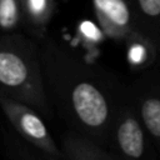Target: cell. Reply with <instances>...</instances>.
I'll return each instance as SVG.
<instances>
[{"label": "cell", "mask_w": 160, "mask_h": 160, "mask_svg": "<svg viewBox=\"0 0 160 160\" xmlns=\"http://www.w3.org/2000/svg\"><path fill=\"white\" fill-rule=\"evenodd\" d=\"M0 95L25 102L51 118L39 48L22 35L0 36Z\"/></svg>", "instance_id": "cell-2"}, {"label": "cell", "mask_w": 160, "mask_h": 160, "mask_svg": "<svg viewBox=\"0 0 160 160\" xmlns=\"http://www.w3.org/2000/svg\"><path fill=\"white\" fill-rule=\"evenodd\" d=\"M98 24L106 38L125 42L139 36L126 0H91ZM141 36V35H140Z\"/></svg>", "instance_id": "cell-6"}, {"label": "cell", "mask_w": 160, "mask_h": 160, "mask_svg": "<svg viewBox=\"0 0 160 160\" xmlns=\"http://www.w3.org/2000/svg\"><path fill=\"white\" fill-rule=\"evenodd\" d=\"M49 101L75 132L108 149L109 131L126 85L94 69L52 40L39 48Z\"/></svg>", "instance_id": "cell-1"}, {"label": "cell", "mask_w": 160, "mask_h": 160, "mask_svg": "<svg viewBox=\"0 0 160 160\" xmlns=\"http://www.w3.org/2000/svg\"><path fill=\"white\" fill-rule=\"evenodd\" d=\"M22 25L21 0H0V31L15 32Z\"/></svg>", "instance_id": "cell-12"}, {"label": "cell", "mask_w": 160, "mask_h": 160, "mask_svg": "<svg viewBox=\"0 0 160 160\" xmlns=\"http://www.w3.org/2000/svg\"><path fill=\"white\" fill-rule=\"evenodd\" d=\"M154 142L132 102L129 85L119 101L108 139V150L114 159L151 160L155 158Z\"/></svg>", "instance_id": "cell-3"}, {"label": "cell", "mask_w": 160, "mask_h": 160, "mask_svg": "<svg viewBox=\"0 0 160 160\" xmlns=\"http://www.w3.org/2000/svg\"><path fill=\"white\" fill-rule=\"evenodd\" d=\"M136 111L160 152V69L148 70L129 85Z\"/></svg>", "instance_id": "cell-5"}, {"label": "cell", "mask_w": 160, "mask_h": 160, "mask_svg": "<svg viewBox=\"0 0 160 160\" xmlns=\"http://www.w3.org/2000/svg\"><path fill=\"white\" fill-rule=\"evenodd\" d=\"M106 39L102 29L92 20H80L75 28L74 42L84 52V60L92 64L100 54V46Z\"/></svg>", "instance_id": "cell-10"}, {"label": "cell", "mask_w": 160, "mask_h": 160, "mask_svg": "<svg viewBox=\"0 0 160 160\" xmlns=\"http://www.w3.org/2000/svg\"><path fill=\"white\" fill-rule=\"evenodd\" d=\"M124 44L126 45V60L132 69L146 70L158 60L155 49L140 35L129 39Z\"/></svg>", "instance_id": "cell-11"}, {"label": "cell", "mask_w": 160, "mask_h": 160, "mask_svg": "<svg viewBox=\"0 0 160 160\" xmlns=\"http://www.w3.org/2000/svg\"><path fill=\"white\" fill-rule=\"evenodd\" d=\"M136 31L155 49L160 59V0H126Z\"/></svg>", "instance_id": "cell-7"}, {"label": "cell", "mask_w": 160, "mask_h": 160, "mask_svg": "<svg viewBox=\"0 0 160 160\" xmlns=\"http://www.w3.org/2000/svg\"><path fill=\"white\" fill-rule=\"evenodd\" d=\"M0 108L22 139L50 159H61V152L50 135L41 114L30 105L0 95Z\"/></svg>", "instance_id": "cell-4"}, {"label": "cell", "mask_w": 160, "mask_h": 160, "mask_svg": "<svg viewBox=\"0 0 160 160\" xmlns=\"http://www.w3.org/2000/svg\"><path fill=\"white\" fill-rule=\"evenodd\" d=\"M61 159L68 160H114L110 151L94 141L92 139L81 135L71 134L62 139L61 146L59 148Z\"/></svg>", "instance_id": "cell-8"}, {"label": "cell", "mask_w": 160, "mask_h": 160, "mask_svg": "<svg viewBox=\"0 0 160 160\" xmlns=\"http://www.w3.org/2000/svg\"><path fill=\"white\" fill-rule=\"evenodd\" d=\"M21 10L22 25L39 40L44 39L55 10V0H21Z\"/></svg>", "instance_id": "cell-9"}]
</instances>
